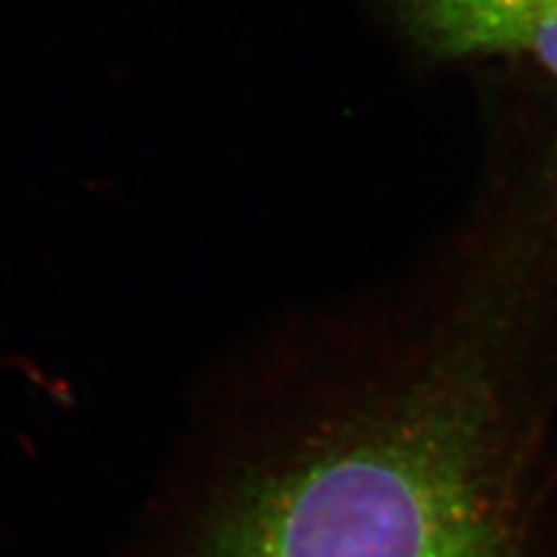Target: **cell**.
<instances>
[{"label":"cell","instance_id":"obj_1","mask_svg":"<svg viewBox=\"0 0 557 557\" xmlns=\"http://www.w3.org/2000/svg\"><path fill=\"white\" fill-rule=\"evenodd\" d=\"M124 557H557V323L481 295L235 354Z\"/></svg>","mask_w":557,"mask_h":557},{"label":"cell","instance_id":"obj_2","mask_svg":"<svg viewBox=\"0 0 557 557\" xmlns=\"http://www.w3.org/2000/svg\"><path fill=\"white\" fill-rule=\"evenodd\" d=\"M411 22L442 57L520 49L548 0H405Z\"/></svg>","mask_w":557,"mask_h":557},{"label":"cell","instance_id":"obj_3","mask_svg":"<svg viewBox=\"0 0 557 557\" xmlns=\"http://www.w3.org/2000/svg\"><path fill=\"white\" fill-rule=\"evenodd\" d=\"M520 49L532 51L536 61H542V65L557 77V0H548L536 12L525 35H522Z\"/></svg>","mask_w":557,"mask_h":557}]
</instances>
